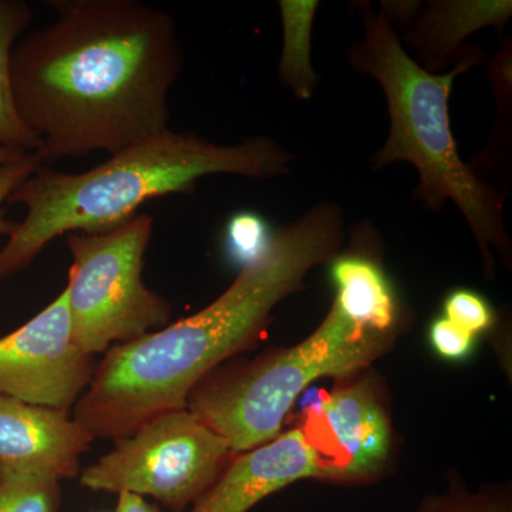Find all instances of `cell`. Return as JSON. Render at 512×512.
I'll list each match as a JSON object with an SVG mask.
<instances>
[{
  "label": "cell",
  "instance_id": "5b68a950",
  "mask_svg": "<svg viewBox=\"0 0 512 512\" xmlns=\"http://www.w3.org/2000/svg\"><path fill=\"white\" fill-rule=\"evenodd\" d=\"M393 343L356 328L332 303L302 342L212 370L191 390L187 409L227 441L232 453H245L282 433L292 407L313 382L355 375Z\"/></svg>",
  "mask_w": 512,
  "mask_h": 512
},
{
  "label": "cell",
  "instance_id": "cb8c5ba5",
  "mask_svg": "<svg viewBox=\"0 0 512 512\" xmlns=\"http://www.w3.org/2000/svg\"><path fill=\"white\" fill-rule=\"evenodd\" d=\"M25 154V151L15 150V148H0V165L9 163Z\"/></svg>",
  "mask_w": 512,
  "mask_h": 512
},
{
  "label": "cell",
  "instance_id": "7a4b0ae2",
  "mask_svg": "<svg viewBox=\"0 0 512 512\" xmlns=\"http://www.w3.org/2000/svg\"><path fill=\"white\" fill-rule=\"evenodd\" d=\"M346 239L345 214L320 201L274 232L261 258L207 308L107 350L72 416L96 439L130 436L148 420L187 409L191 390L254 345L276 306L328 265Z\"/></svg>",
  "mask_w": 512,
  "mask_h": 512
},
{
  "label": "cell",
  "instance_id": "4fadbf2b",
  "mask_svg": "<svg viewBox=\"0 0 512 512\" xmlns=\"http://www.w3.org/2000/svg\"><path fill=\"white\" fill-rule=\"evenodd\" d=\"M511 16V0H436L421 6L400 40L426 72L441 74L448 64L453 69L476 49L477 45H464L468 37L485 28L501 33Z\"/></svg>",
  "mask_w": 512,
  "mask_h": 512
},
{
  "label": "cell",
  "instance_id": "277c9868",
  "mask_svg": "<svg viewBox=\"0 0 512 512\" xmlns=\"http://www.w3.org/2000/svg\"><path fill=\"white\" fill-rule=\"evenodd\" d=\"M357 5L363 36L349 47L346 59L357 73L379 83L389 114V134L370 158V168L382 170L400 161L413 165L419 174L414 200L430 212L454 202L480 248L485 272L494 271L495 256L510 266L503 197L464 163L448 107L457 77L483 63L485 50L477 46L448 72H426L406 52L399 33L369 3Z\"/></svg>",
  "mask_w": 512,
  "mask_h": 512
},
{
  "label": "cell",
  "instance_id": "9c48e42d",
  "mask_svg": "<svg viewBox=\"0 0 512 512\" xmlns=\"http://www.w3.org/2000/svg\"><path fill=\"white\" fill-rule=\"evenodd\" d=\"M308 436H323L318 448L323 483L362 487L382 480L392 463L394 429L382 386L363 376L333 390L309 409Z\"/></svg>",
  "mask_w": 512,
  "mask_h": 512
},
{
  "label": "cell",
  "instance_id": "d6986e66",
  "mask_svg": "<svg viewBox=\"0 0 512 512\" xmlns=\"http://www.w3.org/2000/svg\"><path fill=\"white\" fill-rule=\"evenodd\" d=\"M443 316L474 336L495 325V312L490 303L470 289L461 288L448 293L443 303Z\"/></svg>",
  "mask_w": 512,
  "mask_h": 512
},
{
  "label": "cell",
  "instance_id": "8992f818",
  "mask_svg": "<svg viewBox=\"0 0 512 512\" xmlns=\"http://www.w3.org/2000/svg\"><path fill=\"white\" fill-rule=\"evenodd\" d=\"M153 228V217L137 214L109 231L66 235L73 262L64 293L74 342L89 355L170 323L171 303L143 281Z\"/></svg>",
  "mask_w": 512,
  "mask_h": 512
},
{
  "label": "cell",
  "instance_id": "8fae6325",
  "mask_svg": "<svg viewBox=\"0 0 512 512\" xmlns=\"http://www.w3.org/2000/svg\"><path fill=\"white\" fill-rule=\"evenodd\" d=\"M93 441L72 413L0 394V467L69 480Z\"/></svg>",
  "mask_w": 512,
  "mask_h": 512
},
{
  "label": "cell",
  "instance_id": "52a82bcc",
  "mask_svg": "<svg viewBox=\"0 0 512 512\" xmlns=\"http://www.w3.org/2000/svg\"><path fill=\"white\" fill-rule=\"evenodd\" d=\"M232 457L227 441L190 410H173L116 440L110 453L84 468L80 483L92 491L153 497L183 512L217 483Z\"/></svg>",
  "mask_w": 512,
  "mask_h": 512
},
{
  "label": "cell",
  "instance_id": "6da1fadb",
  "mask_svg": "<svg viewBox=\"0 0 512 512\" xmlns=\"http://www.w3.org/2000/svg\"><path fill=\"white\" fill-rule=\"evenodd\" d=\"M55 18L13 49L10 76L43 163L113 156L168 128L183 72L173 16L138 0H49Z\"/></svg>",
  "mask_w": 512,
  "mask_h": 512
},
{
  "label": "cell",
  "instance_id": "44dd1931",
  "mask_svg": "<svg viewBox=\"0 0 512 512\" xmlns=\"http://www.w3.org/2000/svg\"><path fill=\"white\" fill-rule=\"evenodd\" d=\"M42 165L43 160L37 153H25L9 163L0 165V208L8 201L10 194ZM15 228L16 222L5 220L0 214V239H8Z\"/></svg>",
  "mask_w": 512,
  "mask_h": 512
},
{
  "label": "cell",
  "instance_id": "7c38bea8",
  "mask_svg": "<svg viewBox=\"0 0 512 512\" xmlns=\"http://www.w3.org/2000/svg\"><path fill=\"white\" fill-rule=\"evenodd\" d=\"M322 477V460L302 427L234 454L224 473L191 512H249L269 495L301 480Z\"/></svg>",
  "mask_w": 512,
  "mask_h": 512
},
{
  "label": "cell",
  "instance_id": "5bb4252c",
  "mask_svg": "<svg viewBox=\"0 0 512 512\" xmlns=\"http://www.w3.org/2000/svg\"><path fill=\"white\" fill-rule=\"evenodd\" d=\"M32 20V8L25 0H0V148L25 153H37L42 140L20 117L12 89L10 57Z\"/></svg>",
  "mask_w": 512,
  "mask_h": 512
},
{
  "label": "cell",
  "instance_id": "9a60e30c",
  "mask_svg": "<svg viewBox=\"0 0 512 512\" xmlns=\"http://www.w3.org/2000/svg\"><path fill=\"white\" fill-rule=\"evenodd\" d=\"M318 0H281L278 3L284 28V46L278 79L299 100H311L318 90L319 74L312 63V30Z\"/></svg>",
  "mask_w": 512,
  "mask_h": 512
},
{
  "label": "cell",
  "instance_id": "e0dca14e",
  "mask_svg": "<svg viewBox=\"0 0 512 512\" xmlns=\"http://www.w3.org/2000/svg\"><path fill=\"white\" fill-rule=\"evenodd\" d=\"M414 512H512V498L507 487L471 491L463 478L451 474L446 490L421 498Z\"/></svg>",
  "mask_w": 512,
  "mask_h": 512
},
{
  "label": "cell",
  "instance_id": "3957f363",
  "mask_svg": "<svg viewBox=\"0 0 512 512\" xmlns=\"http://www.w3.org/2000/svg\"><path fill=\"white\" fill-rule=\"evenodd\" d=\"M293 163L291 151L271 137L220 144L167 128L84 173H60L42 165L6 201L25 207L26 217L16 222L0 248V281L28 269L53 239L119 227L144 202L188 194L201 178L228 174L269 180L291 174Z\"/></svg>",
  "mask_w": 512,
  "mask_h": 512
},
{
  "label": "cell",
  "instance_id": "ba28073f",
  "mask_svg": "<svg viewBox=\"0 0 512 512\" xmlns=\"http://www.w3.org/2000/svg\"><path fill=\"white\" fill-rule=\"evenodd\" d=\"M97 363L73 339L64 291L35 318L0 338V394L73 412Z\"/></svg>",
  "mask_w": 512,
  "mask_h": 512
},
{
  "label": "cell",
  "instance_id": "ffe728a7",
  "mask_svg": "<svg viewBox=\"0 0 512 512\" xmlns=\"http://www.w3.org/2000/svg\"><path fill=\"white\" fill-rule=\"evenodd\" d=\"M477 336L454 325L444 316L431 322L429 342L434 352L448 362H463L476 349Z\"/></svg>",
  "mask_w": 512,
  "mask_h": 512
},
{
  "label": "cell",
  "instance_id": "30bf717a",
  "mask_svg": "<svg viewBox=\"0 0 512 512\" xmlns=\"http://www.w3.org/2000/svg\"><path fill=\"white\" fill-rule=\"evenodd\" d=\"M348 242L328 264L335 288L332 303L356 328L396 340L409 326L412 312L386 274L382 237L366 220L350 229Z\"/></svg>",
  "mask_w": 512,
  "mask_h": 512
},
{
  "label": "cell",
  "instance_id": "603a6c76",
  "mask_svg": "<svg viewBox=\"0 0 512 512\" xmlns=\"http://www.w3.org/2000/svg\"><path fill=\"white\" fill-rule=\"evenodd\" d=\"M116 512H161L157 505L148 503L140 495L121 493L117 495Z\"/></svg>",
  "mask_w": 512,
  "mask_h": 512
},
{
  "label": "cell",
  "instance_id": "ac0fdd59",
  "mask_svg": "<svg viewBox=\"0 0 512 512\" xmlns=\"http://www.w3.org/2000/svg\"><path fill=\"white\" fill-rule=\"evenodd\" d=\"M272 235L274 232L269 231L264 218L255 212H238L227 225L229 255L244 268L265 254L271 245Z\"/></svg>",
  "mask_w": 512,
  "mask_h": 512
},
{
  "label": "cell",
  "instance_id": "2e32d148",
  "mask_svg": "<svg viewBox=\"0 0 512 512\" xmlns=\"http://www.w3.org/2000/svg\"><path fill=\"white\" fill-rule=\"evenodd\" d=\"M60 481L0 467V512H57Z\"/></svg>",
  "mask_w": 512,
  "mask_h": 512
},
{
  "label": "cell",
  "instance_id": "7402d4cb",
  "mask_svg": "<svg viewBox=\"0 0 512 512\" xmlns=\"http://www.w3.org/2000/svg\"><path fill=\"white\" fill-rule=\"evenodd\" d=\"M421 5H423L421 2L387 0V2H380L379 15L389 23L390 28L399 33V29L406 30L412 25L413 20L419 15Z\"/></svg>",
  "mask_w": 512,
  "mask_h": 512
}]
</instances>
